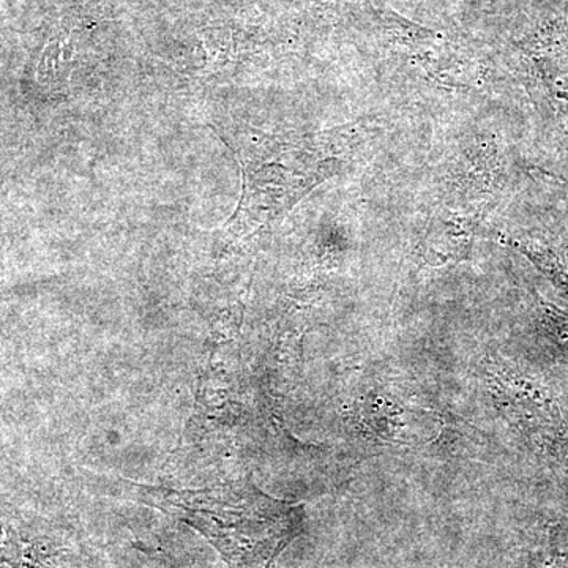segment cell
I'll list each match as a JSON object with an SVG mask.
<instances>
[{
	"label": "cell",
	"instance_id": "obj_1",
	"mask_svg": "<svg viewBox=\"0 0 568 568\" xmlns=\"http://www.w3.org/2000/svg\"><path fill=\"white\" fill-rule=\"evenodd\" d=\"M134 499L207 538L230 568H274L304 529V507L265 495L252 477L201 489L132 484Z\"/></svg>",
	"mask_w": 568,
	"mask_h": 568
},
{
	"label": "cell",
	"instance_id": "obj_2",
	"mask_svg": "<svg viewBox=\"0 0 568 568\" xmlns=\"http://www.w3.org/2000/svg\"><path fill=\"white\" fill-rule=\"evenodd\" d=\"M519 252L536 265L549 282L558 287L560 294L568 301V241L558 244H541V242H517Z\"/></svg>",
	"mask_w": 568,
	"mask_h": 568
},
{
	"label": "cell",
	"instance_id": "obj_3",
	"mask_svg": "<svg viewBox=\"0 0 568 568\" xmlns=\"http://www.w3.org/2000/svg\"><path fill=\"white\" fill-rule=\"evenodd\" d=\"M547 321L549 334L558 343L560 349L568 355V320L558 312H548Z\"/></svg>",
	"mask_w": 568,
	"mask_h": 568
},
{
	"label": "cell",
	"instance_id": "obj_4",
	"mask_svg": "<svg viewBox=\"0 0 568 568\" xmlns=\"http://www.w3.org/2000/svg\"><path fill=\"white\" fill-rule=\"evenodd\" d=\"M555 178L558 179V181H562L564 183H566V185H568L567 179L559 178V175H555Z\"/></svg>",
	"mask_w": 568,
	"mask_h": 568
}]
</instances>
